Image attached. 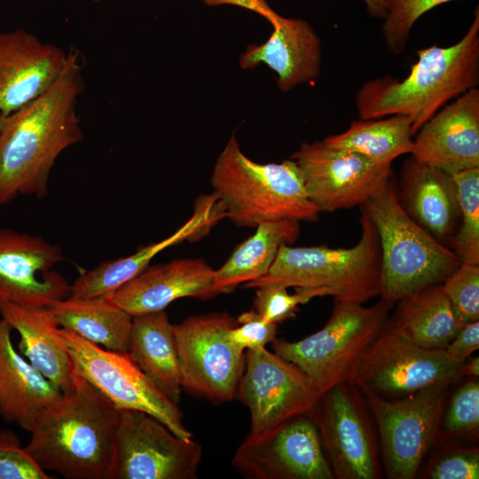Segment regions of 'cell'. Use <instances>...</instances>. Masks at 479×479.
I'll use <instances>...</instances> for the list:
<instances>
[{"mask_svg":"<svg viewBox=\"0 0 479 479\" xmlns=\"http://www.w3.org/2000/svg\"><path fill=\"white\" fill-rule=\"evenodd\" d=\"M138 368L169 399L183 390L173 325L164 310L134 316L127 351Z\"/></svg>","mask_w":479,"mask_h":479,"instance_id":"484cf974","label":"cell"},{"mask_svg":"<svg viewBox=\"0 0 479 479\" xmlns=\"http://www.w3.org/2000/svg\"><path fill=\"white\" fill-rule=\"evenodd\" d=\"M215 270L204 260L182 258L146 267L110 297L132 317L164 310L174 301L208 299L214 290Z\"/></svg>","mask_w":479,"mask_h":479,"instance_id":"ffe728a7","label":"cell"},{"mask_svg":"<svg viewBox=\"0 0 479 479\" xmlns=\"http://www.w3.org/2000/svg\"><path fill=\"white\" fill-rule=\"evenodd\" d=\"M380 240V297L393 304L424 287L442 284L461 263L404 210L392 177L362 206Z\"/></svg>","mask_w":479,"mask_h":479,"instance_id":"5b68a950","label":"cell"},{"mask_svg":"<svg viewBox=\"0 0 479 479\" xmlns=\"http://www.w3.org/2000/svg\"><path fill=\"white\" fill-rule=\"evenodd\" d=\"M441 286L463 326L479 320V264L461 263Z\"/></svg>","mask_w":479,"mask_h":479,"instance_id":"836d02e7","label":"cell"},{"mask_svg":"<svg viewBox=\"0 0 479 479\" xmlns=\"http://www.w3.org/2000/svg\"><path fill=\"white\" fill-rule=\"evenodd\" d=\"M390 305L381 299L370 307L334 299L331 317L320 330L295 342L276 338L273 351L303 371L321 394L339 384H352L389 321Z\"/></svg>","mask_w":479,"mask_h":479,"instance_id":"52a82bcc","label":"cell"},{"mask_svg":"<svg viewBox=\"0 0 479 479\" xmlns=\"http://www.w3.org/2000/svg\"><path fill=\"white\" fill-rule=\"evenodd\" d=\"M411 154L450 174L479 168V90L437 111L415 134Z\"/></svg>","mask_w":479,"mask_h":479,"instance_id":"d6986e66","label":"cell"},{"mask_svg":"<svg viewBox=\"0 0 479 479\" xmlns=\"http://www.w3.org/2000/svg\"><path fill=\"white\" fill-rule=\"evenodd\" d=\"M452 176L458 189L460 224L450 248L461 263L479 264V168Z\"/></svg>","mask_w":479,"mask_h":479,"instance_id":"4dcf8cb0","label":"cell"},{"mask_svg":"<svg viewBox=\"0 0 479 479\" xmlns=\"http://www.w3.org/2000/svg\"><path fill=\"white\" fill-rule=\"evenodd\" d=\"M452 382H438L396 399L365 395L377 424L382 460L394 479H413L440 429Z\"/></svg>","mask_w":479,"mask_h":479,"instance_id":"9c48e42d","label":"cell"},{"mask_svg":"<svg viewBox=\"0 0 479 479\" xmlns=\"http://www.w3.org/2000/svg\"><path fill=\"white\" fill-rule=\"evenodd\" d=\"M74 366V365H73ZM120 410L79 374L35 417L27 451L67 479H111Z\"/></svg>","mask_w":479,"mask_h":479,"instance_id":"7a4b0ae2","label":"cell"},{"mask_svg":"<svg viewBox=\"0 0 479 479\" xmlns=\"http://www.w3.org/2000/svg\"><path fill=\"white\" fill-rule=\"evenodd\" d=\"M10 325L0 318V418L29 432L38 412L62 391L13 346Z\"/></svg>","mask_w":479,"mask_h":479,"instance_id":"cb8c5ba5","label":"cell"},{"mask_svg":"<svg viewBox=\"0 0 479 479\" xmlns=\"http://www.w3.org/2000/svg\"><path fill=\"white\" fill-rule=\"evenodd\" d=\"M59 327L105 349L127 352L133 317L110 296L66 297L46 307Z\"/></svg>","mask_w":479,"mask_h":479,"instance_id":"83f0119b","label":"cell"},{"mask_svg":"<svg viewBox=\"0 0 479 479\" xmlns=\"http://www.w3.org/2000/svg\"><path fill=\"white\" fill-rule=\"evenodd\" d=\"M67 57L23 29L0 32V125L55 82Z\"/></svg>","mask_w":479,"mask_h":479,"instance_id":"ac0fdd59","label":"cell"},{"mask_svg":"<svg viewBox=\"0 0 479 479\" xmlns=\"http://www.w3.org/2000/svg\"><path fill=\"white\" fill-rule=\"evenodd\" d=\"M479 426V383L469 381L454 394L443 421L444 433L461 435Z\"/></svg>","mask_w":479,"mask_h":479,"instance_id":"d590c367","label":"cell"},{"mask_svg":"<svg viewBox=\"0 0 479 479\" xmlns=\"http://www.w3.org/2000/svg\"><path fill=\"white\" fill-rule=\"evenodd\" d=\"M368 14L375 19L384 20L388 15L391 0H362Z\"/></svg>","mask_w":479,"mask_h":479,"instance_id":"60d3db41","label":"cell"},{"mask_svg":"<svg viewBox=\"0 0 479 479\" xmlns=\"http://www.w3.org/2000/svg\"><path fill=\"white\" fill-rule=\"evenodd\" d=\"M236 320L229 336L243 350L265 348L276 339L277 324L264 320L255 310L241 313Z\"/></svg>","mask_w":479,"mask_h":479,"instance_id":"8d00e7d4","label":"cell"},{"mask_svg":"<svg viewBox=\"0 0 479 479\" xmlns=\"http://www.w3.org/2000/svg\"><path fill=\"white\" fill-rule=\"evenodd\" d=\"M223 217L224 212L215 194L201 197L195 204L192 217L173 234L143 247L129 256L102 262L93 269L82 272L70 284L67 297L88 299L111 296L143 271L160 252L182 240L203 236Z\"/></svg>","mask_w":479,"mask_h":479,"instance_id":"603a6c76","label":"cell"},{"mask_svg":"<svg viewBox=\"0 0 479 479\" xmlns=\"http://www.w3.org/2000/svg\"><path fill=\"white\" fill-rule=\"evenodd\" d=\"M237 320L227 312L192 316L173 325L182 389L215 403L235 397L244 350L230 339Z\"/></svg>","mask_w":479,"mask_h":479,"instance_id":"ba28073f","label":"cell"},{"mask_svg":"<svg viewBox=\"0 0 479 479\" xmlns=\"http://www.w3.org/2000/svg\"><path fill=\"white\" fill-rule=\"evenodd\" d=\"M254 307L262 318L278 324L295 316L298 306L307 303L317 296L331 295L326 288H295L294 294L281 285H267L255 288Z\"/></svg>","mask_w":479,"mask_h":479,"instance_id":"1f68e13d","label":"cell"},{"mask_svg":"<svg viewBox=\"0 0 479 479\" xmlns=\"http://www.w3.org/2000/svg\"><path fill=\"white\" fill-rule=\"evenodd\" d=\"M339 150L362 154L381 164H392L405 153H411L413 144L412 122L405 115H389L379 119L353 121L342 133L322 140Z\"/></svg>","mask_w":479,"mask_h":479,"instance_id":"f546056e","label":"cell"},{"mask_svg":"<svg viewBox=\"0 0 479 479\" xmlns=\"http://www.w3.org/2000/svg\"><path fill=\"white\" fill-rule=\"evenodd\" d=\"M232 465L247 479L334 478L310 413L250 432L237 448Z\"/></svg>","mask_w":479,"mask_h":479,"instance_id":"8fae6325","label":"cell"},{"mask_svg":"<svg viewBox=\"0 0 479 479\" xmlns=\"http://www.w3.org/2000/svg\"><path fill=\"white\" fill-rule=\"evenodd\" d=\"M201 453L154 417L120 410L111 479H196Z\"/></svg>","mask_w":479,"mask_h":479,"instance_id":"7c38bea8","label":"cell"},{"mask_svg":"<svg viewBox=\"0 0 479 479\" xmlns=\"http://www.w3.org/2000/svg\"><path fill=\"white\" fill-rule=\"evenodd\" d=\"M75 371L119 410L144 412L176 436L192 439L177 404L143 373L128 352L102 349L60 327Z\"/></svg>","mask_w":479,"mask_h":479,"instance_id":"30bf717a","label":"cell"},{"mask_svg":"<svg viewBox=\"0 0 479 479\" xmlns=\"http://www.w3.org/2000/svg\"><path fill=\"white\" fill-rule=\"evenodd\" d=\"M63 260L59 245L40 236L0 229V299L36 309L67 297L70 284L53 270Z\"/></svg>","mask_w":479,"mask_h":479,"instance_id":"e0dca14e","label":"cell"},{"mask_svg":"<svg viewBox=\"0 0 479 479\" xmlns=\"http://www.w3.org/2000/svg\"><path fill=\"white\" fill-rule=\"evenodd\" d=\"M0 316L19 333V352L61 391L70 389L73 362L50 310L0 299Z\"/></svg>","mask_w":479,"mask_h":479,"instance_id":"d4e9b609","label":"cell"},{"mask_svg":"<svg viewBox=\"0 0 479 479\" xmlns=\"http://www.w3.org/2000/svg\"><path fill=\"white\" fill-rule=\"evenodd\" d=\"M432 479H477L479 477V452L467 449L444 456L431 467Z\"/></svg>","mask_w":479,"mask_h":479,"instance_id":"74e56055","label":"cell"},{"mask_svg":"<svg viewBox=\"0 0 479 479\" xmlns=\"http://www.w3.org/2000/svg\"><path fill=\"white\" fill-rule=\"evenodd\" d=\"M294 160L310 200L324 212L363 206L393 176L392 164L377 163L323 141L303 143Z\"/></svg>","mask_w":479,"mask_h":479,"instance_id":"2e32d148","label":"cell"},{"mask_svg":"<svg viewBox=\"0 0 479 479\" xmlns=\"http://www.w3.org/2000/svg\"><path fill=\"white\" fill-rule=\"evenodd\" d=\"M397 192L406 214L450 247L460 221L458 189L452 174L412 156L403 165Z\"/></svg>","mask_w":479,"mask_h":479,"instance_id":"44dd1931","label":"cell"},{"mask_svg":"<svg viewBox=\"0 0 479 479\" xmlns=\"http://www.w3.org/2000/svg\"><path fill=\"white\" fill-rule=\"evenodd\" d=\"M460 375L478 377L479 375V357H469L468 361H465L460 367Z\"/></svg>","mask_w":479,"mask_h":479,"instance_id":"b9f144b4","label":"cell"},{"mask_svg":"<svg viewBox=\"0 0 479 479\" xmlns=\"http://www.w3.org/2000/svg\"><path fill=\"white\" fill-rule=\"evenodd\" d=\"M365 404L353 384L342 383L323 393L310 412L334 478L376 479L381 474Z\"/></svg>","mask_w":479,"mask_h":479,"instance_id":"5bb4252c","label":"cell"},{"mask_svg":"<svg viewBox=\"0 0 479 479\" xmlns=\"http://www.w3.org/2000/svg\"><path fill=\"white\" fill-rule=\"evenodd\" d=\"M398 302L390 326L424 349H444L463 326L441 284L420 289Z\"/></svg>","mask_w":479,"mask_h":479,"instance_id":"4316f807","label":"cell"},{"mask_svg":"<svg viewBox=\"0 0 479 479\" xmlns=\"http://www.w3.org/2000/svg\"><path fill=\"white\" fill-rule=\"evenodd\" d=\"M83 90L81 54L71 48L55 82L0 125V205L47 196L57 158L82 140L76 105Z\"/></svg>","mask_w":479,"mask_h":479,"instance_id":"6da1fadb","label":"cell"},{"mask_svg":"<svg viewBox=\"0 0 479 479\" xmlns=\"http://www.w3.org/2000/svg\"><path fill=\"white\" fill-rule=\"evenodd\" d=\"M299 367L266 348L247 349L235 397L250 414L251 433L310 413L321 396Z\"/></svg>","mask_w":479,"mask_h":479,"instance_id":"9a60e30c","label":"cell"},{"mask_svg":"<svg viewBox=\"0 0 479 479\" xmlns=\"http://www.w3.org/2000/svg\"><path fill=\"white\" fill-rule=\"evenodd\" d=\"M17 436L0 429V479H49Z\"/></svg>","mask_w":479,"mask_h":479,"instance_id":"e575fe53","label":"cell"},{"mask_svg":"<svg viewBox=\"0 0 479 479\" xmlns=\"http://www.w3.org/2000/svg\"><path fill=\"white\" fill-rule=\"evenodd\" d=\"M207 5L216 6L222 4H231L240 6L255 12L270 22L276 18L278 13L271 8L267 0H202Z\"/></svg>","mask_w":479,"mask_h":479,"instance_id":"ab89813d","label":"cell"},{"mask_svg":"<svg viewBox=\"0 0 479 479\" xmlns=\"http://www.w3.org/2000/svg\"><path fill=\"white\" fill-rule=\"evenodd\" d=\"M460 367L444 349L420 347L401 335L389 321L365 355L352 384L365 395L396 399L438 382H455Z\"/></svg>","mask_w":479,"mask_h":479,"instance_id":"4fadbf2b","label":"cell"},{"mask_svg":"<svg viewBox=\"0 0 479 479\" xmlns=\"http://www.w3.org/2000/svg\"><path fill=\"white\" fill-rule=\"evenodd\" d=\"M418 59L408 75H389L365 82L356 94L361 119L405 115L412 122V134L440 108L479 83V10L456 43L432 45L417 51Z\"/></svg>","mask_w":479,"mask_h":479,"instance_id":"3957f363","label":"cell"},{"mask_svg":"<svg viewBox=\"0 0 479 479\" xmlns=\"http://www.w3.org/2000/svg\"><path fill=\"white\" fill-rule=\"evenodd\" d=\"M253 235L239 244L225 263L215 270L216 294L232 292L240 284L263 276L273 264L282 245L293 244L299 236V222L266 221L258 224Z\"/></svg>","mask_w":479,"mask_h":479,"instance_id":"f1b7e54d","label":"cell"},{"mask_svg":"<svg viewBox=\"0 0 479 479\" xmlns=\"http://www.w3.org/2000/svg\"><path fill=\"white\" fill-rule=\"evenodd\" d=\"M211 185L226 216L240 227L278 220L310 223L321 212L294 160L257 163L242 153L234 134L216 161Z\"/></svg>","mask_w":479,"mask_h":479,"instance_id":"277c9868","label":"cell"},{"mask_svg":"<svg viewBox=\"0 0 479 479\" xmlns=\"http://www.w3.org/2000/svg\"><path fill=\"white\" fill-rule=\"evenodd\" d=\"M479 349V320L464 325L444 349L448 359L461 366Z\"/></svg>","mask_w":479,"mask_h":479,"instance_id":"f35d334b","label":"cell"},{"mask_svg":"<svg viewBox=\"0 0 479 479\" xmlns=\"http://www.w3.org/2000/svg\"><path fill=\"white\" fill-rule=\"evenodd\" d=\"M361 235L351 247L282 245L270 270L244 284L286 287H322L334 299L363 303L381 293V254L377 231L362 208Z\"/></svg>","mask_w":479,"mask_h":479,"instance_id":"8992f818","label":"cell"},{"mask_svg":"<svg viewBox=\"0 0 479 479\" xmlns=\"http://www.w3.org/2000/svg\"><path fill=\"white\" fill-rule=\"evenodd\" d=\"M273 32L263 44L248 45L240 56L241 68L266 64L277 74L282 91L314 81L321 68V40L312 27L299 18L277 15L271 22Z\"/></svg>","mask_w":479,"mask_h":479,"instance_id":"7402d4cb","label":"cell"},{"mask_svg":"<svg viewBox=\"0 0 479 479\" xmlns=\"http://www.w3.org/2000/svg\"><path fill=\"white\" fill-rule=\"evenodd\" d=\"M451 1L453 0H391L381 24L388 49L394 54L403 53L415 22L428 11Z\"/></svg>","mask_w":479,"mask_h":479,"instance_id":"d6a6232c","label":"cell"}]
</instances>
